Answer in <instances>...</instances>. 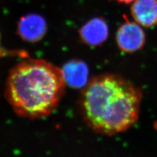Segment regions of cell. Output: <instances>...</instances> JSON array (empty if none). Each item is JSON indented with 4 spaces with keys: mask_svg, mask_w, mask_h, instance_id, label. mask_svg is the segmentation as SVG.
Wrapping results in <instances>:
<instances>
[{
    "mask_svg": "<svg viewBox=\"0 0 157 157\" xmlns=\"http://www.w3.org/2000/svg\"><path fill=\"white\" fill-rule=\"evenodd\" d=\"M142 93L115 74H101L88 82L79 109L86 124L94 132L112 136L130 128L138 120Z\"/></svg>",
    "mask_w": 157,
    "mask_h": 157,
    "instance_id": "1",
    "label": "cell"
},
{
    "mask_svg": "<svg viewBox=\"0 0 157 157\" xmlns=\"http://www.w3.org/2000/svg\"><path fill=\"white\" fill-rule=\"evenodd\" d=\"M66 84L61 69L43 60L28 59L10 71L5 96L17 115L40 119L56 109Z\"/></svg>",
    "mask_w": 157,
    "mask_h": 157,
    "instance_id": "2",
    "label": "cell"
},
{
    "mask_svg": "<svg viewBox=\"0 0 157 157\" xmlns=\"http://www.w3.org/2000/svg\"><path fill=\"white\" fill-rule=\"evenodd\" d=\"M61 70L66 83L72 88H82L88 82V68L85 62L73 60L66 63Z\"/></svg>",
    "mask_w": 157,
    "mask_h": 157,
    "instance_id": "7",
    "label": "cell"
},
{
    "mask_svg": "<svg viewBox=\"0 0 157 157\" xmlns=\"http://www.w3.org/2000/svg\"><path fill=\"white\" fill-rule=\"evenodd\" d=\"M132 15L140 26L151 27L157 22V0H135Z\"/></svg>",
    "mask_w": 157,
    "mask_h": 157,
    "instance_id": "6",
    "label": "cell"
},
{
    "mask_svg": "<svg viewBox=\"0 0 157 157\" xmlns=\"http://www.w3.org/2000/svg\"><path fill=\"white\" fill-rule=\"evenodd\" d=\"M47 30L45 20L37 14L22 17L17 25V33L24 41L37 43L45 36Z\"/></svg>",
    "mask_w": 157,
    "mask_h": 157,
    "instance_id": "4",
    "label": "cell"
},
{
    "mask_svg": "<svg viewBox=\"0 0 157 157\" xmlns=\"http://www.w3.org/2000/svg\"><path fill=\"white\" fill-rule=\"evenodd\" d=\"M109 35V29L104 20L95 18L87 22L79 30L82 42L90 46H98L104 43Z\"/></svg>",
    "mask_w": 157,
    "mask_h": 157,
    "instance_id": "5",
    "label": "cell"
},
{
    "mask_svg": "<svg viewBox=\"0 0 157 157\" xmlns=\"http://www.w3.org/2000/svg\"><path fill=\"white\" fill-rule=\"evenodd\" d=\"M154 127L155 128V129L157 130V121H156V122H155V124H154Z\"/></svg>",
    "mask_w": 157,
    "mask_h": 157,
    "instance_id": "9",
    "label": "cell"
},
{
    "mask_svg": "<svg viewBox=\"0 0 157 157\" xmlns=\"http://www.w3.org/2000/svg\"><path fill=\"white\" fill-rule=\"evenodd\" d=\"M0 41H1V37H0ZM0 43H1V42H0Z\"/></svg>",
    "mask_w": 157,
    "mask_h": 157,
    "instance_id": "10",
    "label": "cell"
},
{
    "mask_svg": "<svg viewBox=\"0 0 157 157\" xmlns=\"http://www.w3.org/2000/svg\"><path fill=\"white\" fill-rule=\"evenodd\" d=\"M115 1L122 3H130L131 2H133L135 0H115Z\"/></svg>",
    "mask_w": 157,
    "mask_h": 157,
    "instance_id": "8",
    "label": "cell"
},
{
    "mask_svg": "<svg viewBox=\"0 0 157 157\" xmlns=\"http://www.w3.org/2000/svg\"><path fill=\"white\" fill-rule=\"evenodd\" d=\"M116 41L122 52H134L144 47L145 36L140 24L128 21L118 29Z\"/></svg>",
    "mask_w": 157,
    "mask_h": 157,
    "instance_id": "3",
    "label": "cell"
}]
</instances>
